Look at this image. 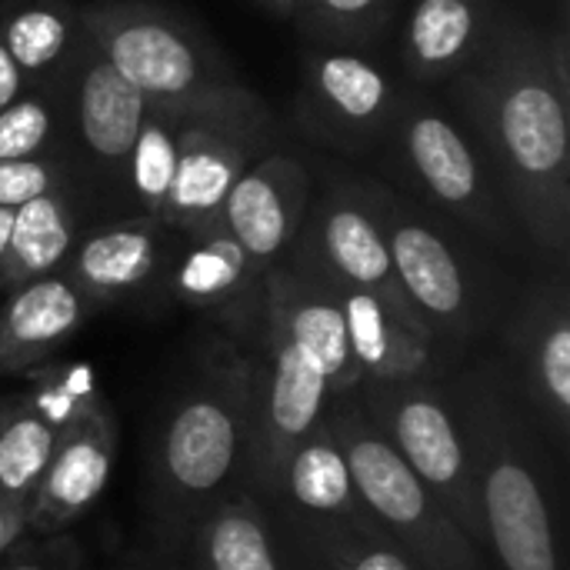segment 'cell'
<instances>
[{
    "mask_svg": "<svg viewBox=\"0 0 570 570\" xmlns=\"http://www.w3.org/2000/svg\"><path fill=\"white\" fill-rule=\"evenodd\" d=\"M23 83H27V77L20 73L17 60L10 57V50H7L3 40H0V110H3L7 104H13V100L23 94Z\"/></svg>",
    "mask_w": 570,
    "mask_h": 570,
    "instance_id": "e575fe53",
    "label": "cell"
},
{
    "mask_svg": "<svg viewBox=\"0 0 570 570\" xmlns=\"http://www.w3.org/2000/svg\"><path fill=\"white\" fill-rule=\"evenodd\" d=\"M53 134V114L43 94H20L0 110V160L40 157Z\"/></svg>",
    "mask_w": 570,
    "mask_h": 570,
    "instance_id": "4dcf8cb0",
    "label": "cell"
},
{
    "mask_svg": "<svg viewBox=\"0 0 570 570\" xmlns=\"http://www.w3.org/2000/svg\"><path fill=\"white\" fill-rule=\"evenodd\" d=\"M391 7L394 0H301L311 33L334 47L371 40L387 23Z\"/></svg>",
    "mask_w": 570,
    "mask_h": 570,
    "instance_id": "f546056e",
    "label": "cell"
},
{
    "mask_svg": "<svg viewBox=\"0 0 570 570\" xmlns=\"http://www.w3.org/2000/svg\"><path fill=\"white\" fill-rule=\"evenodd\" d=\"M391 127L397 130L404 160L434 204L461 217L478 234L511 244L514 220L501 190L491 187L478 154L441 110L428 107L424 100H401Z\"/></svg>",
    "mask_w": 570,
    "mask_h": 570,
    "instance_id": "7c38bea8",
    "label": "cell"
},
{
    "mask_svg": "<svg viewBox=\"0 0 570 570\" xmlns=\"http://www.w3.org/2000/svg\"><path fill=\"white\" fill-rule=\"evenodd\" d=\"M187 570H291L271 511L250 491L220 501L187 538Z\"/></svg>",
    "mask_w": 570,
    "mask_h": 570,
    "instance_id": "603a6c76",
    "label": "cell"
},
{
    "mask_svg": "<svg viewBox=\"0 0 570 570\" xmlns=\"http://www.w3.org/2000/svg\"><path fill=\"white\" fill-rule=\"evenodd\" d=\"M261 501V498H257ZM264 508L287 521H337V524H374L367 511L357 501L347 461L341 454V444L327 424V417L317 424V431L294 448L287 458L277 491L264 501Z\"/></svg>",
    "mask_w": 570,
    "mask_h": 570,
    "instance_id": "ffe728a7",
    "label": "cell"
},
{
    "mask_svg": "<svg viewBox=\"0 0 570 570\" xmlns=\"http://www.w3.org/2000/svg\"><path fill=\"white\" fill-rule=\"evenodd\" d=\"M10 224H13V210H3V207H0V267H3L7 240H10Z\"/></svg>",
    "mask_w": 570,
    "mask_h": 570,
    "instance_id": "8d00e7d4",
    "label": "cell"
},
{
    "mask_svg": "<svg viewBox=\"0 0 570 570\" xmlns=\"http://www.w3.org/2000/svg\"><path fill=\"white\" fill-rule=\"evenodd\" d=\"M10 3H13V0H0V10H7Z\"/></svg>",
    "mask_w": 570,
    "mask_h": 570,
    "instance_id": "f35d334b",
    "label": "cell"
},
{
    "mask_svg": "<svg viewBox=\"0 0 570 570\" xmlns=\"http://www.w3.org/2000/svg\"><path fill=\"white\" fill-rule=\"evenodd\" d=\"M174 294L234 334L261 331L264 267H257L224 227L194 237L174 271Z\"/></svg>",
    "mask_w": 570,
    "mask_h": 570,
    "instance_id": "e0dca14e",
    "label": "cell"
},
{
    "mask_svg": "<svg viewBox=\"0 0 570 570\" xmlns=\"http://www.w3.org/2000/svg\"><path fill=\"white\" fill-rule=\"evenodd\" d=\"M458 94L481 130L514 227L554 257L570 244V124L548 43L524 23H494Z\"/></svg>",
    "mask_w": 570,
    "mask_h": 570,
    "instance_id": "6da1fadb",
    "label": "cell"
},
{
    "mask_svg": "<svg viewBox=\"0 0 570 570\" xmlns=\"http://www.w3.org/2000/svg\"><path fill=\"white\" fill-rule=\"evenodd\" d=\"M261 324L277 327L301 351H307L324 371L331 394H351L364 381L344 327V311L334 284L307 264L297 250H287L264 271V311Z\"/></svg>",
    "mask_w": 570,
    "mask_h": 570,
    "instance_id": "4fadbf2b",
    "label": "cell"
},
{
    "mask_svg": "<svg viewBox=\"0 0 570 570\" xmlns=\"http://www.w3.org/2000/svg\"><path fill=\"white\" fill-rule=\"evenodd\" d=\"M361 187L381 220L397 284L431 327L441 354L461 361L504 321L494 281L438 224L411 210L404 197L371 180H361Z\"/></svg>",
    "mask_w": 570,
    "mask_h": 570,
    "instance_id": "5b68a950",
    "label": "cell"
},
{
    "mask_svg": "<svg viewBox=\"0 0 570 570\" xmlns=\"http://www.w3.org/2000/svg\"><path fill=\"white\" fill-rule=\"evenodd\" d=\"M160 237L164 227L147 214L97 227L70 250L67 277L90 304L137 294L150 284L160 264Z\"/></svg>",
    "mask_w": 570,
    "mask_h": 570,
    "instance_id": "44dd1931",
    "label": "cell"
},
{
    "mask_svg": "<svg viewBox=\"0 0 570 570\" xmlns=\"http://www.w3.org/2000/svg\"><path fill=\"white\" fill-rule=\"evenodd\" d=\"M397 107V87L374 60L334 47L307 57V117L337 147H371L387 134Z\"/></svg>",
    "mask_w": 570,
    "mask_h": 570,
    "instance_id": "9a60e30c",
    "label": "cell"
},
{
    "mask_svg": "<svg viewBox=\"0 0 570 570\" xmlns=\"http://www.w3.org/2000/svg\"><path fill=\"white\" fill-rule=\"evenodd\" d=\"M60 170L57 164L43 157H23V160H0V207L17 210L27 200L60 190Z\"/></svg>",
    "mask_w": 570,
    "mask_h": 570,
    "instance_id": "1f68e13d",
    "label": "cell"
},
{
    "mask_svg": "<svg viewBox=\"0 0 570 570\" xmlns=\"http://www.w3.org/2000/svg\"><path fill=\"white\" fill-rule=\"evenodd\" d=\"M501 364L561 461L570 454V297L564 281L534 284L501 327Z\"/></svg>",
    "mask_w": 570,
    "mask_h": 570,
    "instance_id": "30bf717a",
    "label": "cell"
},
{
    "mask_svg": "<svg viewBox=\"0 0 570 570\" xmlns=\"http://www.w3.org/2000/svg\"><path fill=\"white\" fill-rule=\"evenodd\" d=\"M124 570H187V564L180 558H164L160 554V561H144V564H134V568Z\"/></svg>",
    "mask_w": 570,
    "mask_h": 570,
    "instance_id": "d590c367",
    "label": "cell"
},
{
    "mask_svg": "<svg viewBox=\"0 0 570 570\" xmlns=\"http://www.w3.org/2000/svg\"><path fill=\"white\" fill-rule=\"evenodd\" d=\"M444 374V371H441ZM441 374L401 381H361L351 397L401 461L444 504L458 528L488 554V531L478 498L474 461L464 444Z\"/></svg>",
    "mask_w": 570,
    "mask_h": 570,
    "instance_id": "52a82bcc",
    "label": "cell"
},
{
    "mask_svg": "<svg viewBox=\"0 0 570 570\" xmlns=\"http://www.w3.org/2000/svg\"><path fill=\"white\" fill-rule=\"evenodd\" d=\"M147 107L144 94L87 43L77 73V127L83 147L107 167H124Z\"/></svg>",
    "mask_w": 570,
    "mask_h": 570,
    "instance_id": "cb8c5ba5",
    "label": "cell"
},
{
    "mask_svg": "<svg viewBox=\"0 0 570 570\" xmlns=\"http://www.w3.org/2000/svg\"><path fill=\"white\" fill-rule=\"evenodd\" d=\"M264 354L254 361L250 421H247V491L267 501L297 444L327 417L334 401L317 361L277 327L261 324Z\"/></svg>",
    "mask_w": 570,
    "mask_h": 570,
    "instance_id": "ba28073f",
    "label": "cell"
},
{
    "mask_svg": "<svg viewBox=\"0 0 570 570\" xmlns=\"http://www.w3.org/2000/svg\"><path fill=\"white\" fill-rule=\"evenodd\" d=\"M261 100L190 110L180 117L177 170L167 204L157 217L164 230L187 234L190 240L220 227V210L237 177L254 164V144L261 130Z\"/></svg>",
    "mask_w": 570,
    "mask_h": 570,
    "instance_id": "9c48e42d",
    "label": "cell"
},
{
    "mask_svg": "<svg viewBox=\"0 0 570 570\" xmlns=\"http://www.w3.org/2000/svg\"><path fill=\"white\" fill-rule=\"evenodd\" d=\"M80 23L67 0H13L0 10V40L23 77L47 73L77 40Z\"/></svg>",
    "mask_w": 570,
    "mask_h": 570,
    "instance_id": "83f0119b",
    "label": "cell"
},
{
    "mask_svg": "<svg viewBox=\"0 0 570 570\" xmlns=\"http://www.w3.org/2000/svg\"><path fill=\"white\" fill-rule=\"evenodd\" d=\"M334 291L344 311L347 344L364 381L424 377V374H441L454 364L441 354L438 341L424 327L394 314L381 297L337 284Z\"/></svg>",
    "mask_w": 570,
    "mask_h": 570,
    "instance_id": "d6986e66",
    "label": "cell"
},
{
    "mask_svg": "<svg viewBox=\"0 0 570 570\" xmlns=\"http://www.w3.org/2000/svg\"><path fill=\"white\" fill-rule=\"evenodd\" d=\"M441 381L474 461L488 554H494L501 570H568L548 441L518 397L501 357H461Z\"/></svg>",
    "mask_w": 570,
    "mask_h": 570,
    "instance_id": "7a4b0ae2",
    "label": "cell"
},
{
    "mask_svg": "<svg viewBox=\"0 0 570 570\" xmlns=\"http://www.w3.org/2000/svg\"><path fill=\"white\" fill-rule=\"evenodd\" d=\"M291 250H297L307 264H314L331 284L351 287V291H367V294L381 297L394 314H401L404 321H411L431 334V327L421 321V314L407 301L404 287L397 284L381 220H377L361 180L347 184V187L324 190L307 207L304 227Z\"/></svg>",
    "mask_w": 570,
    "mask_h": 570,
    "instance_id": "8fae6325",
    "label": "cell"
},
{
    "mask_svg": "<svg viewBox=\"0 0 570 570\" xmlns=\"http://www.w3.org/2000/svg\"><path fill=\"white\" fill-rule=\"evenodd\" d=\"M311 207V177L291 154L254 160L230 187L220 227L244 247L257 267L277 264L297 240Z\"/></svg>",
    "mask_w": 570,
    "mask_h": 570,
    "instance_id": "2e32d148",
    "label": "cell"
},
{
    "mask_svg": "<svg viewBox=\"0 0 570 570\" xmlns=\"http://www.w3.org/2000/svg\"><path fill=\"white\" fill-rule=\"evenodd\" d=\"M90 301L67 274L20 284L0 307V374H30L83 324Z\"/></svg>",
    "mask_w": 570,
    "mask_h": 570,
    "instance_id": "ac0fdd59",
    "label": "cell"
},
{
    "mask_svg": "<svg viewBox=\"0 0 570 570\" xmlns=\"http://www.w3.org/2000/svg\"><path fill=\"white\" fill-rule=\"evenodd\" d=\"M77 240V210L73 200L60 190L40 194L13 210L10 240L0 267V291H17L37 277L57 274L67 264Z\"/></svg>",
    "mask_w": 570,
    "mask_h": 570,
    "instance_id": "484cf974",
    "label": "cell"
},
{
    "mask_svg": "<svg viewBox=\"0 0 570 570\" xmlns=\"http://www.w3.org/2000/svg\"><path fill=\"white\" fill-rule=\"evenodd\" d=\"M77 23L87 43L134 83L150 107L190 114L254 100L187 23L150 3L100 0L77 13Z\"/></svg>",
    "mask_w": 570,
    "mask_h": 570,
    "instance_id": "277c9868",
    "label": "cell"
},
{
    "mask_svg": "<svg viewBox=\"0 0 570 570\" xmlns=\"http://www.w3.org/2000/svg\"><path fill=\"white\" fill-rule=\"evenodd\" d=\"M80 551L70 538H47L33 548H17L0 558V570H80Z\"/></svg>",
    "mask_w": 570,
    "mask_h": 570,
    "instance_id": "d6a6232c",
    "label": "cell"
},
{
    "mask_svg": "<svg viewBox=\"0 0 570 570\" xmlns=\"http://www.w3.org/2000/svg\"><path fill=\"white\" fill-rule=\"evenodd\" d=\"M274 518L291 570H424L377 524Z\"/></svg>",
    "mask_w": 570,
    "mask_h": 570,
    "instance_id": "d4e9b609",
    "label": "cell"
},
{
    "mask_svg": "<svg viewBox=\"0 0 570 570\" xmlns=\"http://www.w3.org/2000/svg\"><path fill=\"white\" fill-rule=\"evenodd\" d=\"M117 451V421L107 401L90 397L60 431L50 464L33 491L27 531L40 538L73 528L104 494Z\"/></svg>",
    "mask_w": 570,
    "mask_h": 570,
    "instance_id": "5bb4252c",
    "label": "cell"
},
{
    "mask_svg": "<svg viewBox=\"0 0 570 570\" xmlns=\"http://www.w3.org/2000/svg\"><path fill=\"white\" fill-rule=\"evenodd\" d=\"M30 521V501H10L0 494V558L13 551V544L27 534Z\"/></svg>",
    "mask_w": 570,
    "mask_h": 570,
    "instance_id": "836d02e7",
    "label": "cell"
},
{
    "mask_svg": "<svg viewBox=\"0 0 570 570\" xmlns=\"http://www.w3.org/2000/svg\"><path fill=\"white\" fill-rule=\"evenodd\" d=\"M327 424L341 444L361 508L401 551L424 570H491L488 554L458 528L351 394L331 401Z\"/></svg>",
    "mask_w": 570,
    "mask_h": 570,
    "instance_id": "8992f818",
    "label": "cell"
},
{
    "mask_svg": "<svg viewBox=\"0 0 570 570\" xmlns=\"http://www.w3.org/2000/svg\"><path fill=\"white\" fill-rule=\"evenodd\" d=\"M264 7H271L274 13H284V17H291V13H297L301 10V0H261Z\"/></svg>",
    "mask_w": 570,
    "mask_h": 570,
    "instance_id": "74e56055",
    "label": "cell"
},
{
    "mask_svg": "<svg viewBox=\"0 0 570 570\" xmlns=\"http://www.w3.org/2000/svg\"><path fill=\"white\" fill-rule=\"evenodd\" d=\"M250 387L254 361L224 344L164 414L147 474L150 531L164 558H180L194 528L220 501L247 491Z\"/></svg>",
    "mask_w": 570,
    "mask_h": 570,
    "instance_id": "3957f363",
    "label": "cell"
},
{
    "mask_svg": "<svg viewBox=\"0 0 570 570\" xmlns=\"http://www.w3.org/2000/svg\"><path fill=\"white\" fill-rule=\"evenodd\" d=\"M60 428L40 411L33 394H17L0 404V494L33 501V491L50 464Z\"/></svg>",
    "mask_w": 570,
    "mask_h": 570,
    "instance_id": "4316f807",
    "label": "cell"
},
{
    "mask_svg": "<svg viewBox=\"0 0 570 570\" xmlns=\"http://www.w3.org/2000/svg\"><path fill=\"white\" fill-rule=\"evenodd\" d=\"M180 117L177 110L167 107H147V117L137 130V140L127 154V174L134 197L147 217H160L174 170H177V134H180Z\"/></svg>",
    "mask_w": 570,
    "mask_h": 570,
    "instance_id": "f1b7e54d",
    "label": "cell"
},
{
    "mask_svg": "<svg viewBox=\"0 0 570 570\" xmlns=\"http://www.w3.org/2000/svg\"><path fill=\"white\" fill-rule=\"evenodd\" d=\"M488 0H417L401 53L414 80L441 83L464 73L491 37Z\"/></svg>",
    "mask_w": 570,
    "mask_h": 570,
    "instance_id": "7402d4cb",
    "label": "cell"
}]
</instances>
